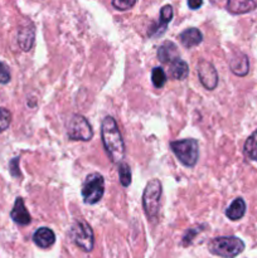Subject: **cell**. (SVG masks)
Here are the masks:
<instances>
[{"label": "cell", "instance_id": "1", "mask_svg": "<svg viewBox=\"0 0 257 258\" xmlns=\"http://www.w3.org/2000/svg\"><path fill=\"white\" fill-rule=\"evenodd\" d=\"M101 136H102L106 153L110 156L111 161L120 164L125 156V145H123L122 136H121L115 118L111 116L103 118L102 125H101Z\"/></svg>", "mask_w": 257, "mask_h": 258}, {"label": "cell", "instance_id": "2", "mask_svg": "<svg viewBox=\"0 0 257 258\" xmlns=\"http://www.w3.org/2000/svg\"><path fill=\"white\" fill-rule=\"evenodd\" d=\"M209 252L223 258H234L242 253L244 243L238 237H217L209 242Z\"/></svg>", "mask_w": 257, "mask_h": 258}, {"label": "cell", "instance_id": "3", "mask_svg": "<svg viewBox=\"0 0 257 258\" xmlns=\"http://www.w3.org/2000/svg\"><path fill=\"white\" fill-rule=\"evenodd\" d=\"M170 148L183 165L191 168V166L196 165L197 161H198V141L194 140V139L171 141Z\"/></svg>", "mask_w": 257, "mask_h": 258}, {"label": "cell", "instance_id": "4", "mask_svg": "<svg viewBox=\"0 0 257 258\" xmlns=\"http://www.w3.org/2000/svg\"><path fill=\"white\" fill-rule=\"evenodd\" d=\"M161 197V183L158 179L149 181L143 196V206L146 216L150 221H155L159 214Z\"/></svg>", "mask_w": 257, "mask_h": 258}, {"label": "cell", "instance_id": "5", "mask_svg": "<svg viewBox=\"0 0 257 258\" xmlns=\"http://www.w3.org/2000/svg\"><path fill=\"white\" fill-rule=\"evenodd\" d=\"M105 193V180L98 173L90 174L82 186V197L85 203L96 204L102 199Z\"/></svg>", "mask_w": 257, "mask_h": 258}, {"label": "cell", "instance_id": "6", "mask_svg": "<svg viewBox=\"0 0 257 258\" xmlns=\"http://www.w3.org/2000/svg\"><path fill=\"white\" fill-rule=\"evenodd\" d=\"M68 138L72 140L88 141L92 139L93 131L88 121L81 115H73L67 123Z\"/></svg>", "mask_w": 257, "mask_h": 258}, {"label": "cell", "instance_id": "7", "mask_svg": "<svg viewBox=\"0 0 257 258\" xmlns=\"http://www.w3.org/2000/svg\"><path fill=\"white\" fill-rule=\"evenodd\" d=\"M71 237L73 242L80 247L82 251L91 252L93 248V232L92 228L86 222H76L71 229Z\"/></svg>", "mask_w": 257, "mask_h": 258}, {"label": "cell", "instance_id": "8", "mask_svg": "<svg viewBox=\"0 0 257 258\" xmlns=\"http://www.w3.org/2000/svg\"><path fill=\"white\" fill-rule=\"evenodd\" d=\"M198 77L207 90H214L218 85V75L216 68L208 60H201L198 63Z\"/></svg>", "mask_w": 257, "mask_h": 258}, {"label": "cell", "instance_id": "9", "mask_svg": "<svg viewBox=\"0 0 257 258\" xmlns=\"http://www.w3.org/2000/svg\"><path fill=\"white\" fill-rule=\"evenodd\" d=\"M173 7L171 5H164L160 10V19L156 23H154L148 30L149 37H159L163 33H165L166 27H168V23L170 22L171 18H173Z\"/></svg>", "mask_w": 257, "mask_h": 258}, {"label": "cell", "instance_id": "10", "mask_svg": "<svg viewBox=\"0 0 257 258\" xmlns=\"http://www.w3.org/2000/svg\"><path fill=\"white\" fill-rule=\"evenodd\" d=\"M10 217H12L13 221L17 224H19V226H27V224H29L30 221H32V219H30L29 212L25 208L24 202H23L22 198H17L14 207H13L12 213H10Z\"/></svg>", "mask_w": 257, "mask_h": 258}, {"label": "cell", "instance_id": "11", "mask_svg": "<svg viewBox=\"0 0 257 258\" xmlns=\"http://www.w3.org/2000/svg\"><path fill=\"white\" fill-rule=\"evenodd\" d=\"M257 8V0H227V10L232 14H246Z\"/></svg>", "mask_w": 257, "mask_h": 258}, {"label": "cell", "instance_id": "12", "mask_svg": "<svg viewBox=\"0 0 257 258\" xmlns=\"http://www.w3.org/2000/svg\"><path fill=\"white\" fill-rule=\"evenodd\" d=\"M34 25L32 23L24 25L19 29V33H18V44L22 48L24 52L29 50L30 48L33 47V43H34Z\"/></svg>", "mask_w": 257, "mask_h": 258}, {"label": "cell", "instance_id": "13", "mask_svg": "<svg viewBox=\"0 0 257 258\" xmlns=\"http://www.w3.org/2000/svg\"><path fill=\"white\" fill-rule=\"evenodd\" d=\"M33 241L40 248H48V247L53 246L55 242V234L54 232L47 227H42V228L37 229L35 233L33 234Z\"/></svg>", "mask_w": 257, "mask_h": 258}, {"label": "cell", "instance_id": "14", "mask_svg": "<svg viewBox=\"0 0 257 258\" xmlns=\"http://www.w3.org/2000/svg\"><path fill=\"white\" fill-rule=\"evenodd\" d=\"M158 58L164 64H169L179 58L178 48L173 42H164L158 49Z\"/></svg>", "mask_w": 257, "mask_h": 258}, {"label": "cell", "instance_id": "15", "mask_svg": "<svg viewBox=\"0 0 257 258\" xmlns=\"http://www.w3.org/2000/svg\"><path fill=\"white\" fill-rule=\"evenodd\" d=\"M229 68H231V71L236 76H241V77L246 76L249 70V63L247 55L243 54V53H238L234 57H232L231 60H229Z\"/></svg>", "mask_w": 257, "mask_h": 258}, {"label": "cell", "instance_id": "16", "mask_svg": "<svg viewBox=\"0 0 257 258\" xmlns=\"http://www.w3.org/2000/svg\"><path fill=\"white\" fill-rule=\"evenodd\" d=\"M179 39H180L181 44L185 48H191L198 45L199 43H202L203 40V34L199 29L197 28H189V29H185L184 32H181L179 34Z\"/></svg>", "mask_w": 257, "mask_h": 258}, {"label": "cell", "instance_id": "17", "mask_svg": "<svg viewBox=\"0 0 257 258\" xmlns=\"http://www.w3.org/2000/svg\"><path fill=\"white\" fill-rule=\"evenodd\" d=\"M244 213H246V203H244L242 198L234 199L226 211V216L231 221H238V219H241L244 216Z\"/></svg>", "mask_w": 257, "mask_h": 258}, {"label": "cell", "instance_id": "18", "mask_svg": "<svg viewBox=\"0 0 257 258\" xmlns=\"http://www.w3.org/2000/svg\"><path fill=\"white\" fill-rule=\"evenodd\" d=\"M188 73H189V67L183 59L180 58H176L175 60L170 63V75L173 76V78L175 80H185L188 77Z\"/></svg>", "mask_w": 257, "mask_h": 258}, {"label": "cell", "instance_id": "19", "mask_svg": "<svg viewBox=\"0 0 257 258\" xmlns=\"http://www.w3.org/2000/svg\"><path fill=\"white\" fill-rule=\"evenodd\" d=\"M244 154L251 160H257V130L244 143Z\"/></svg>", "mask_w": 257, "mask_h": 258}, {"label": "cell", "instance_id": "20", "mask_svg": "<svg viewBox=\"0 0 257 258\" xmlns=\"http://www.w3.org/2000/svg\"><path fill=\"white\" fill-rule=\"evenodd\" d=\"M118 175H120V181L123 186H128L131 184V170L130 166L126 163L121 161L118 164Z\"/></svg>", "mask_w": 257, "mask_h": 258}, {"label": "cell", "instance_id": "21", "mask_svg": "<svg viewBox=\"0 0 257 258\" xmlns=\"http://www.w3.org/2000/svg\"><path fill=\"white\" fill-rule=\"evenodd\" d=\"M151 80H153L154 86L156 88H161L166 82V75L164 72L163 68L155 67L153 70V73H151Z\"/></svg>", "mask_w": 257, "mask_h": 258}, {"label": "cell", "instance_id": "22", "mask_svg": "<svg viewBox=\"0 0 257 258\" xmlns=\"http://www.w3.org/2000/svg\"><path fill=\"white\" fill-rule=\"evenodd\" d=\"M12 122V113L7 108L0 107V133L7 130Z\"/></svg>", "mask_w": 257, "mask_h": 258}, {"label": "cell", "instance_id": "23", "mask_svg": "<svg viewBox=\"0 0 257 258\" xmlns=\"http://www.w3.org/2000/svg\"><path fill=\"white\" fill-rule=\"evenodd\" d=\"M136 0H112V5L117 10H128L135 5Z\"/></svg>", "mask_w": 257, "mask_h": 258}, {"label": "cell", "instance_id": "24", "mask_svg": "<svg viewBox=\"0 0 257 258\" xmlns=\"http://www.w3.org/2000/svg\"><path fill=\"white\" fill-rule=\"evenodd\" d=\"M10 81V71L5 63L0 62V83H8Z\"/></svg>", "mask_w": 257, "mask_h": 258}, {"label": "cell", "instance_id": "25", "mask_svg": "<svg viewBox=\"0 0 257 258\" xmlns=\"http://www.w3.org/2000/svg\"><path fill=\"white\" fill-rule=\"evenodd\" d=\"M201 231V227H197V228H190L188 232H186V234L184 236V239H183V244L184 246H188V244L191 243V241H193L194 237L197 236V233Z\"/></svg>", "mask_w": 257, "mask_h": 258}, {"label": "cell", "instance_id": "26", "mask_svg": "<svg viewBox=\"0 0 257 258\" xmlns=\"http://www.w3.org/2000/svg\"><path fill=\"white\" fill-rule=\"evenodd\" d=\"M203 4V0H188V7L191 10H197L202 7Z\"/></svg>", "mask_w": 257, "mask_h": 258}]
</instances>
